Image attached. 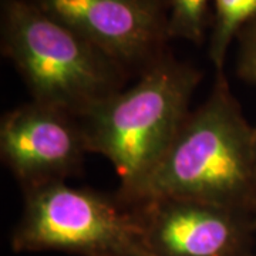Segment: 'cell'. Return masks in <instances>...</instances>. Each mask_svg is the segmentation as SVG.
I'll list each match as a JSON object with an SVG mask.
<instances>
[{
  "label": "cell",
  "mask_w": 256,
  "mask_h": 256,
  "mask_svg": "<svg viewBox=\"0 0 256 256\" xmlns=\"http://www.w3.org/2000/svg\"><path fill=\"white\" fill-rule=\"evenodd\" d=\"M126 70H146L165 54V0H30Z\"/></svg>",
  "instance_id": "obj_5"
},
{
  "label": "cell",
  "mask_w": 256,
  "mask_h": 256,
  "mask_svg": "<svg viewBox=\"0 0 256 256\" xmlns=\"http://www.w3.org/2000/svg\"><path fill=\"white\" fill-rule=\"evenodd\" d=\"M2 52L33 101L82 118L122 90L127 70L30 0H0Z\"/></svg>",
  "instance_id": "obj_3"
},
{
  "label": "cell",
  "mask_w": 256,
  "mask_h": 256,
  "mask_svg": "<svg viewBox=\"0 0 256 256\" xmlns=\"http://www.w3.org/2000/svg\"><path fill=\"white\" fill-rule=\"evenodd\" d=\"M254 148H255V160H256V130H254Z\"/></svg>",
  "instance_id": "obj_13"
},
{
  "label": "cell",
  "mask_w": 256,
  "mask_h": 256,
  "mask_svg": "<svg viewBox=\"0 0 256 256\" xmlns=\"http://www.w3.org/2000/svg\"><path fill=\"white\" fill-rule=\"evenodd\" d=\"M168 38H182L202 44L212 16V0H165Z\"/></svg>",
  "instance_id": "obj_9"
},
{
  "label": "cell",
  "mask_w": 256,
  "mask_h": 256,
  "mask_svg": "<svg viewBox=\"0 0 256 256\" xmlns=\"http://www.w3.org/2000/svg\"><path fill=\"white\" fill-rule=\"evenodd\" d=\"M24 194L23 214L10 238L16 254L58 250L80 256H132L142 249L134 208L64 181Z\"/></svg>",
  "instance_id": "obj_4"
},
{
  "label": "cell",
  "mask_w": 256,
  "mask_h": 256,
  "mask_svg": "<svg viewBox=\"0 0 256 256\" xmlns=\"http://www.w3.org/2000/svg\"><path fill=\"white\" fill-rule=\"evenodd\" d=\"M212 3L208 56L216 73L224 74V64L232 40L256 18V0H212Z\"/></svg>",
  "instance_id": "obj_8"
},
{
  "label": "cell",
  "mask_w": 256,
  "mask_h": 256,
  "mask_svg": "<svg viewBox=\"0 0 256 256\" xmlns=\"http://www.w3.org/2000/svg\"><path fill=\"white\" fill-rule=\"evenodd\" d=\"M244 78H246V80H249V82H256V70L255 72H252V73L246 74V76H244Z\"/></svg>",
  "instance_id": "obj_11"
},
{
  "label": "cell",
  "mask_w": 256,
  "mask_h": 256,
  "mask_svg": "<svg viewBox=\"0 0 256 256\" xmlns=\"http://www.w3.org/2000/svg\"><path fill=\"white\" fill-rule=\"evenodd\" d=\"M90 152L80 120L37 101L18 106L0 121V156L24 191L66 181Z\"/></svg>",
  "instance_id": "obj_7"
},
{
  "label": "cell",
  "mask_w": 256,
  "mask_h": 256,
  "mask_svg": "<svg viewBox=\"0 0 256 256\" xmlns=\"http://www.w3.org/2000/svg\"><path fill=\"white\" fill-rule=\"evenodd\" d=\"M132 256H151V255H150V254H146L144 249H138L137 252H136Z\"/></svg>",
  "instance_id": "obj_12"
},
{
  "label": "cell",
  "mask_w": 256,
  "mask_h": 256,
  "mask_svg": "<svg viewBox=\"0 0 256 256\" xmlns=\"http://www.w3.org/2000/svg\"><path fill=\"white\" fill-rule=\"evenodd\" d=\"M239 74L244 77L256 70V18L239 33Z\"/></svg>",
  "instance_id": "obj_10"
},
{
  "label": "cell",
  "mask_w": 256,
  "mask_h": 256,
  "mask_svg": "<svg viewBox=\"0 0 256 256\" xmlns=\"http://www.w3.org/2000/svg\"><path fill=\"white\" fill-rule=\"evenodd\" d=\"M185 198L248 210L256 204L254 130L224 74L200 108L188 114L166 154L126 204Z\"/></svg>",
  "instance_id": "obj_1"
},
{
  "label": "cell",
  "mask_w": 256,
  "mask_h": 256,
  "mask_svg": "<svg viewBox=\"0 0 256 256\" xmlns=\"http://www.w3.org/2000/svg\"><path fill=\"white\" fill-rule=\"evenodd\" d=\"M202 74L191 64L161 56L140 80L101 101L80 118L90 152L108 158L127 202L152 174L190 114Z\"/></svg>",
  "instance_id": "obj_2"
},
{
  "label": "cell",
  "mask_w": 256,
  "mask_h": 256,
  "mask_svg": "<svg viewBox=\"0 0 256 256\" xmlns=\"http://www.w3.org/2000/svg\"><path fill=\"white\" fill-rule=\"evenodd\" d=\"M254 256H256V255H254Z\"/></svg>",
  "instance_id": "obj_14"
},
{
  "label": "cell",
  "mask_w": 256,
  "mask_h": 256,
  "mask_svg": "<svg viewBox=\"0 0 256 256\" xmlns=\"http://www.w3.org/2000/svg\"><path fill=\"white\" fill-rule=\"evenodd\" d=\"M136 205L141 248L151 256H245L248 210L185 198Z\"/></svg>",
  "instance_id": "obj_6"
}]
</instances>
